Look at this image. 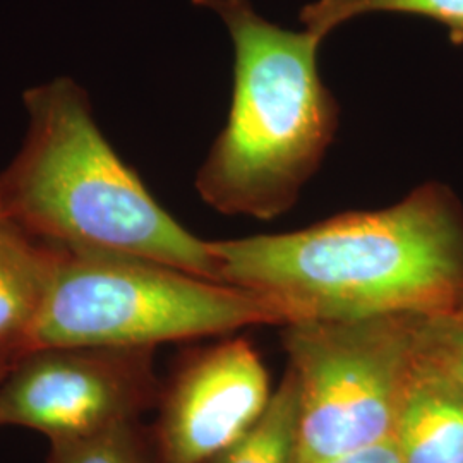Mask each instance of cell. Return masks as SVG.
<instances>
[{"instance_id": "cell-6", "label": "cell", "mask_w": 463, "mask_h": 463, "mask_svg": "<svg viewBox=\"0 0 463 463\" xmlns=\"http://www.w3.org/2000/svg\"><path fill=\"white\" fill-rule=\"evenodd\" d=\"M146 350L28 348L0 381V428L38 430L55 443L131 424L145 395Z\"/></svg>"}, {"instance_id": "cell-15", "label": "cell", "mask_w": 463, "mask_h": 463, "mask_svg": "<svg viewBox=\"0 0 463 463\" xmlns=\"http://www.w3.org/2000/svg\"><path fill=\"white\" fill-rule=\"evenodd\" d=\"M26 352V348L23 345H11V347H0V381L4 380V376L11 371V367L14 365L17 357Z\"/></svg>"}, {"instance_id": "cell-7", "label": "cell", "mask_w": 463, "mask_h": 463, "mask_svg": "<svg viewBox=\"0 0 463 463\" xmlns=\"http://www.w3.org/2000/svg\"><path fill=\"white\" fill-rule=\"evenodd\" d=\"M269 378L244 338L206 348L184 367L158 424L165 463L212 462L265 412Z\"/></svg>"}, {"instance_id": "cell-1", "label": "cell", "mask_w": 463, "mask_h": 463, "mask_svg": "<svg viewBox=\"0 0 463 463\" xmlns=\"http://www.w3.org/2000/svg\"><path fill=\"white\" fill-rule=\"evenodd\" d=\"M208 246L220 280L269 300L285 325L428 315L463 300V212L438 184L378 212Z\"/></svg>"}, {"instance_id": "cell-4", "label": "cell", "mask_w": 463, "mask_h": 463, "mask_svg": "<svg viewBox=\"0 0 463 463\" xmlns=\"http://www.w3.org/2000/svg\"><path fill=\"white\" fill-rule=\"evenodd\" d=\"M57 249L49 294L26 350L149 348L244 326L285 325L269 300L246 288L133 254Z\"/></svg>"}, {"instance_id": "cell-13", "label": "cell", "mask_w": 463, "mask_h": 463, "mask_svg": "<svg viewBox=\"0 0 463 463\" xmlns=\"http://www.w3.org/2000/svg\"><path fill=\"white\" fill-rule=\"evenodd\" d=\"M49 463H143L133 422L97 434L50 443Z\"/></svg>"}, {"instance_id": "cell-9", "label": "cell", "mask_w": 463, "mask_h": 463, "mask_svg": "<svg viewBox=\"0 0 463 463\" xmlns=\"http://www.w3.org/2000/svg\"><path fill=\"white\" fill-rule=\"evenodd\" d=\"M57 258L55 246L0 215V347L26 348L49 294Z\"/></svg>"}, {"instance_id": "cell-14", "label": "cell", "mask_w": 463, "mask_h": 463, "mask_svg": "<svg viewBox=\"0 0 463 463\" xmlns=\"http://www.w3.org/2000/svg\"><path fill=\"white\" fill-rule=\"evenodd\" d=\"M321 463H402L393 438Z\"/></svg>"}, {"instance_id": "cell-8", "label": "cell", "mask_w": 463, "mask_h": 463, "mask_svg": "<svg viewBox=\"0 0 463 463\" xmlns=\"http://www.w3.org/2000/svg\"><path fill=\"white\" fill-rule=\"evenodd\" d=\"M402 463H463V390L415 359L393 430Z\"/></svg>"}, {"instance_id": "cell-5", "label": "cell", "mask_w": 463, "mask_h": 463, "mask_svg": "<svg viewBox=\"0 0 463 463\" xmlns=\"http://www.w3.org/2000/svg\"><path fill=\"white\" fill-rule=\"evenodd\" d=\"M414 316L283 325L298 384L296 463H321L393 438L415 363Z\"/></svg>"}, {"instance_id": "cell-11", "label": "cell", "mask_w": 463, "mask_h": 463, "mask_svg": "<svg viewBox=\"0 0 463 463\" xmlns=\"http://www.w3.org/2000/svg\"><path fill=\"white\" fill-rule=\"evenodd\" d=\"M369 13L428 17L447 26L453 45H463V0H317L300 11L306 30L325 38L342 23Z\"/></svg>"}, {"instance_id": "cell-10", "label": "cell", "mask_w": 463, "mask_h": 463, "mask_svg": "<svg viewBox=\"0 0 463 463\" xmlns=\"http://www.w3.org/2000/svg\"><path fill=\"white\" fill-rule=\"evenodd\" d=\"M298 441V384L288 369L265 412L212 462L296 463Z\"/></svg>"}, {"instance_id": "cell-12", "label": "cell", "mask_w": 463, "mask_h": 463, "mask_svg": "<svg viewBox=\"0 0 463 463\" xmlns=\"http://www.w3.org/2000/svg\"><path fill=\"white\" fill-rule=\"evenodd\" d=\"M415 359L463 390V300L428 315L414 316Z\"/></svg>"}, {"instance_id": "cell-3", "label": "cell", "mask_w": 463, "mask_h": 463, "mask_svg": "<svg viewBox=\"0 0 463 463\" xmlns=\"http://www.w3.org/2000/svg\"><path fill=\"white\" fill-rule=\"evenodd\" d=\"M193 2L222 17L233 43L229 120L199 168V196L225 215L277 218L338 128V103L317 69L323 38L269 23L249 0Z\"/></svg>"}, {"instance_id": "cell-2", "label": "cell", "mask_w": 463, "mask_h": 463, "mask_svg": "<svg viewBox=\"0 0 463 463\" xmlns=\"http://www.w3.org/2000/svg\"><path fill=\"white\" fill-rule=\"evenodd\" d=\"M23 99L28 131L0 172V215L55 248L133 254L222 281L208 241L185 231L120 160L80 84L57 78Z\"/></svg>"}]
</instances>
